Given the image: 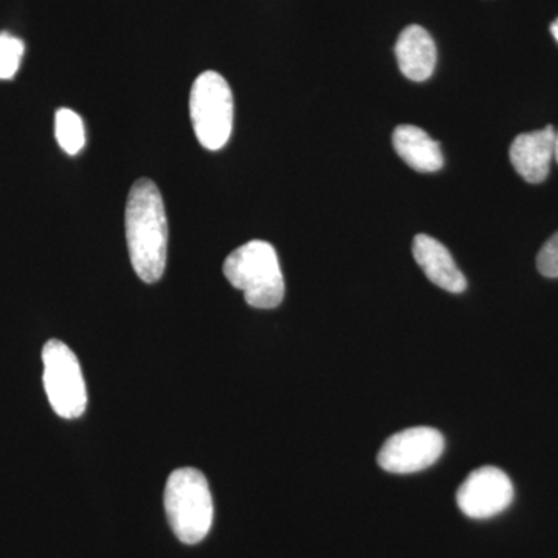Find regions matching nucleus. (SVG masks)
<instances>
[{
  "label": "nucleus",
  "instance_id": "obj_2",
  "mask_svg": "<svg viewBox=\"0 0 558 558\" xmlns=\"http://www.w3.org/2000/svg\"><path fill=\"white\" fill-rule=\"evenodd\" d=\"M223 275L244 292L245 303L256 310H274L284 299L286 286L274 245L250 241L223 263Z\"/></svg>",
  "mask_w": 558,
  "mask_h": 558
},
{
  "label": "nucleus",
  "instance_id": "obj_7",
  "mask_svg": "<svg viewBox=\"0 0 558 558\" xmlns=\"http://www.w3.org/2000/svg\"><path fill=\"white\" fill-rule=\"evenodd\" d=\"M457 501L458 508L469 519H492L512 505V481L497 468L473 470L459 487Z\"/></svg>",
  "mask_w": 558,
  "mask_h": 558
},
{
  "label": "nucleus",
  "instance_id": "obj_13",
  "mask_svg": "<svg viewBox=\"0 0 558 558\" xmlns=\"http://www.w3.org/2000/svg\"><path fill=\"white\" fill-rule=\"evenodd\" d=\"M25 46L10 33H0V81L11 80L20 70Z\"/></svg>",
  "mask_w": 558,
  "mask_h": 558
},
{
  "label": "nucleus",
  "instance_id": "obj_9",
  "mask_svg": "<svg viewBox=\"0 0 558 558\" xmlns=\"http://www.w3.org/2000/svg\"><path fill=\"white\" fill-rule=\"evenodd\" d=\"M413 255L429 281L450 293L468 289V279L458 269L446 245L428 234H417L413 241Z\"/></svg>",
  "mask_w": 558,
  "mask_h": 558
},
{
  "label": "nucleus",
  "instance_id": "obj_3",
  "mask_svg": "<svg viewBox=\"0 0 558 558\" xmlns=\"http://www.w3.org/2000/svg\"><path fill=\"white\" fill-rule=\"evenodd\" d=\"M165 510L180 542L197 545L207 537L215 508L204 473L196 469L172 472L165 487Z\"/></svg>",
  "mask_w": 558,
  "mask_h": 558
},
{
  "label": "nucleus",
  "instance_id": "obj_14",
  "mask_svg": "<svg viewBox=\"0 0 558 558\" xmlns=\"http://www.w3.org/2000/svg\"><path fill=\"white\" fill-rule=\"evenodd\" d=\"M537 267L543 277L558 278V231L539 250Z\"/></svg>",
  "mask_w": 558,
  "mask_h": 558
},
{
  "label": "nucleus",
  "instance_id": "obj_10",
  "mask_svg": "<svg viewBox=\"0 0 558 558\" xmlns=\"http://www.w3.org/2000/svg\"><path fill=\"white\" fill-rule=\"evenodd\" d=\"M396 57L403 75L416 83L427 81L433 75L438 60L435 40L418 25H410L400 33Z\"/></svg>",
  "mask_w": 558,
  "mask_h": 558
},
{
  "label": "nucleus",
  "instance_id": "obj_11",
  "mask_svg": "<svg viewBox=\"0 0 558 558\" xmlns=\"http://www.w3.org/2000/svg\"><path fill=\"white\" fill-rule=\"evenodd\" d=\"M400 159L418 172H436L444 167L442 150L436 140L413 124H400L392 134Z\"/></svg>",
  "mask_w": 558,
  "mask_h": 558
},
{
  "label": "nucleus",
  "instance_id": "obj_12",
  "mask_svg": "<svg viewBox=\"0 0 558 558\" xmlns=\"http://www.w3.org/2000/svg\"><path fill=\"white\" fill-rule=\"evenodd\" d=\"M54 134L58 143L69 156H76L86 143L84 123L78 113L72 109H60L54 117Z\"/></svg>",
  "mask_w": 558,
  "mask_h": 558
},
{
  "label": "nucleus",
  "instance_id": "obj_1",
  "mask_svg": "<svg viewBox=\"0 0 558 558\" xmlns=\"http://www.w3.org/2000/svg\"><path fill=\"white\" fill-rule=\"evenodd\" d=\"M126 240L132 267L142 281L153 284L163 277L168 253V219L156 183L140 179L126 204Z\"/></svg>",
  "mask_w": 558,
  "mask_h": 558
},
{
  "label": "nucleus",
  "instance_id": "obj_8",
  "mask_svg": "<svg viewBox=\"0 0 558 558\" xmlns=\"http://www.w3.org/2000/svg\"><path fill=\"white\" fill-rule=\"evenodd\" d=\"M554 142L556 131L553 126L526 132L513 140L509 150L510 161L526 182L539 183L548 178L550 160L554 157Z\"/></svg>",
  "mask_w": 558,
  "mask_h": 558
},
{
  "label": "nucleus",
  "instance_id": "obj_4",
  "mask_svg": "<svg viewBox=\"0 0 558 558\" xmlns=\"http://www.w3.org/2000/svg\"><path fill=\"white\" fill-rule=\"evenodd\" d=\"M190 116L194 134L204 148L218 150L227 145L233 130V94L218 72L208 70L194 81Z\"/></svg>",
  "mask_w": 558,
  "mask_h": 558
},
{
  "label": "nucleus",
  "instance_id": "obj_15",
  "mask_svg": "<svg viewBox=\"0 0 558 558\" xmlns=\"http://www.w3.org/2000/svg\"><path fill=\"white\" fill-rule=\"evenodd\" d=\"M550 33H553L554 38H556L558 43V17L553 22V25H550Z\"/></svg>",
  "mask_w": 558,
  "mask_h": 558
},
{
  "label": "nucleus",
  "instance_id": "obj_16",
  "mask_svg": "<svg viewBox=\"0 0 558 558\" xmlns=\"http://www.w3.org/2000/svg\"><path fill=\"white\" fill-rule=\"evenodd\" d=\"M554 157L558 161V132H556V142H554Z\"/></svg>",
  "mask_w": 558,
  "mask_h": 558
},
{
  "label": "nucleus",
  "instance_id": "obj_6",
  "mask_svg": "<svg viewBox=\"0 0 558 558\" xmlns=\"http://www.w3.org/2000/svg\"><path fill=\"white\" fill-rule=\"evenodd\" d=\"M446 449L442 433L432 427L407 428L396 433L384 444L377 462L385 472H422L432 468Z\"/></svg>",
  "mask_w": 558,
  "mask_h": 558
},
{
  "label": "nucleus",
  "instance_id": "obj_5",
  "mask_svg": "<svg viewBox=\"0 0 558 558\" xmlns=\"http://www.w3.org/2000/svg\"><path fill=\"white\" fill-rule=\"evenodd\" d=\"M44 388L58 416H83L87 407L86 381L78 359L60 340L47 341L43 349Z\"/></svg>",
  "mask_w": 558,
  "mask_h": 558
}]
</instances>
